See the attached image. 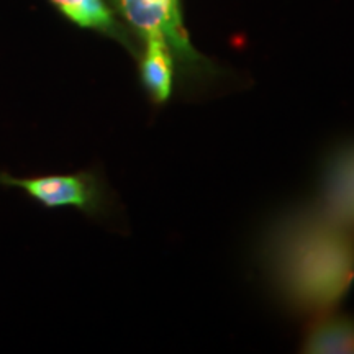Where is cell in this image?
Instances as JSON below:
<instances>
[{"label": "cell", "mask_w": 354, "mask_h": 354, "mask_svg": "<svg viewBox=\"0 0 354 354\" xmlns=\"http://www.w3.org/2000/svg\"><path fill=\"white\" fill-rule=\"evenodd\" d=\"M259 261L272 290L299 315H325L354 284V234L320 209L282 214L266 230Z\"/></svg>", "instance_id": "obj_1"}, {"label": "cell", "mask_w": 354, "mask_h": 354, "mask_svg": "<svg viewBox=\"0 0 354 354\" xmlns=\"http://www.w3.org/2000/svg\"><path fill=\"white\" fill-rule=\"evenodd\" d=\"M127 24L146 39L159 37L169 44L180 73L190 81H203L215 74L214 64L190 43L184 28L179 0H112Z\"/></svg>", "instance_id": "obj_2"}, {"label": "cell", "mask_w": 354, "mask_h": 354, "mask_svg": "<svg viewBox=\"0 0 354 354\" xmlns=\"http://www.w3.org/2000/svg\"><path fill=\"white\" fill-rule=\"evenodd\" d=\"M318 209L354 232V140L336 145L326 154L318 184Z\"/></svg>", "instance_id": "obj_3"}, {"label": "cell", "mask_w": 354, "mask_h": 354, "mask_svg": "<svg viewBox=\"0 0 354 354\" xmlns=\"http://www.w3.org/2000/svg\"><path fill=\"white\" fill-rule=\"evenodd\" d=\"M0 184L25 189L44 207H76L87 214H95L102 207V190L92 174L48 176L35 179H19L0 174Z\"/></svg>", "instance_id": "obj_4"}, {"label": "cell", "mask_w": 354, "mask_h": 354, "mask_svg": "<svg viewBox=\"0 0 354 354\" xmlns=\"http://www.w3.org/2000/svg\"><path fill=\"white\" fill-rule=\"evenodd\" d=\"M174 56L166 39L149 37L145 39V53L140 63V76L146 94L154 104L162 105L171 99L174 82Z\"/></svg>", "instance_id": "obj_5"}, {"label": "cell", "mask_w": 354, "mask_h": 354, "mask_svg": "<svg viewBox=\"0 0 354 354\" xmlns=\"http://www.w3.org/2000/svg\"><path fill=\"white\" fill-rule=\"evenodd\" d=\"M307 354H354V317L325 313L307 330L302 343Z\"/></svg>", "instance_id": "obj_6"}, {"label": "cell", "mask_w": 354, "mask_h": 354, "mask_svg": "<svg viewBox=\"0 0 354 354\" xmlns=\"http://www.w3.org/2000/svg\"><path fill=\"white\" fill-rule=\"evenodd\" d=\"M57 10L81 28L95 30L130 48L127 33L117 24L105 0H51Z\"/></svg>", "instance_id": "obj_7"}]
</instances>
